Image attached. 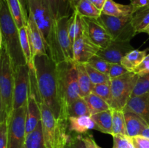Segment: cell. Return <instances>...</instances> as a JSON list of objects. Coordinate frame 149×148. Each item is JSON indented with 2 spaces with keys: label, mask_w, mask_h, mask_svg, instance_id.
I'll return each mask as SVG.
<instances>
[{
  "label": "cell",
  "mask_w": 149,
  "mask_h": 148,
  "mask_svg": "<svg viewBox=\"0 0 149 148\" xmlns=\"http://www.w3.org/2000/svg\"><path fill=\"white\" fill-rule=\"evenodd\" d=\"M33 62L41 102L49 107L55 118L63 119L57 63L48 55H36Z\"/></svg>",
  "instance_id": "obj_1"
},
{
  "label": "cell",
  "mask_w": 149,
  "mask_h": 148,
  "mask_svg": "<svg viewBox=\"0 0 149 148\" xmlns=\"http://www.w3.org/2000/svg\"><path fill=\"white\" fill-rule=\"evenodd\" d=\"M27 7L42 33L47 54L56 63L65 61L58 41L57 22L42 0H27Z\"/></svg>",
  "instance_id": "obj_2"
},
{
  "label": "cell",
  "mask_w": 149,
  "mask_h": 148,
  "mask_svg": "<svg viewBox=\"0 0 149 148\" xmlns=\"http://www.w3.org/2000/svg\"><path fill=\"white\" fill-rule=\"evenodd\" d=\"M0 29L3 44L7 48L13 69L27 64L21 49L19 29L12 17L7 1L4 0H0Z\"/></svg>",
  "instance_id": "obj_3"
},
{
  "label": "cell",
  "mask_w": 149,
  "mask_h": 148,
  "mask_svg": "<svg viewBox=\"0 0 149 148\" xmlns=\"http://www.w3.org/2000/svg\"><path fill=\"white\" fill-rule=\"evenodd\" d=\"M63 119L68 120V110L71 103L81 97L77 65L74 60L57 63Z\"/></svg>",
  "instance_id": "obj_4"
},
{
  "label": "cell",
  "mask_w": 149,
  "mask_h": 148,
  "mask_svg": "<svg viewBox=\"0 0 149 148\" xmlns=\"http://www.w3.org/2000/svg\"><path fill=\"white\" fill-rule=\"evenodd\" d=\"M42 133L46 148H65L69 138L68 121L55 118L46 104H40Z\"/></svg>",
  "instance_id": "obj_5"
},
{
  "label": "cell",
  "mask_w": 149,
  "mask_h": 148,
  "mask_svg": "<svg viewBox=\"0 0 149 148\" xmlns=\"http://www.w3.org/2000/svg\"><path fill=\"white\" fill-rule=\"evenodd\" d=\"M14 69L7 48L3 44L0 54V93L7 118L13 110Z\"/></svg>",
  "instance_id": "obj_6"
},
{
  "label": "cell",
  "mask_w": 149,
  "mask_h": 148,
  "mask_svg": "<svg viewBox=\"0 0 149 148\" xmlns=\"http://www.w3.org/2000/svg\"><path fill=\"white\" fill-rule=\"evenodd\" d=\"M138 78L139 75L133 71H130L119 78L111 80L110 86L113 97L111 108L123 110L132 97Z\"/></svg>",
  "instance_id": "obj_7"
},
{
  "label": "cell",
  "mask_w": 149,
  "mask_h": 148,
  "mask_svg": "<svg viewBox=\"0 0 149 148\" xmlns=\"http://www.w3.org/2000/svg\"><path fill=\"white\" fill-rule=\"evenodd\" d=\"M132 17H115L102 13L97 21L105 28L113 41H130L137 34L132 25Z\"/></svg>",
  "instance_id": "obj_8"
},
{
  "label": "cell",
  "mask_w": 149,
  "mask_h": 148,
  "mask_svg": "<svg viewBox=\"0 0 149 148\" xmlns=\"http://www.w3.org/2000/svg\"><path fill=\"white\" fill-rule=\"evenodd\" d=\"M27 104L14 109L7 118V148H22L26 140Z\"/></svg>",
  "instance_id": "obj_9"
},
{
  "label": "cell",
  "mask_w": 149,
  "mask_h": 148,
  "mask_svg": "<svg viewBox=\"0 0 149 148\" xmlns=\"http://www.w3.org/2000/svg\"><path fill=\"white\" fill-rule=\"evenodd\" d=\"M13 110L27 104L30 91V75L28 64L20 65L14 70Z\"/></svg>",
  "instance_id": "obj_10"
},
{
  "label": "cell",
  "mask_w": 149,
  "mask_h": 148,
  "mask_svg": "<svg viewBox=\"0 0 149 148\" xmlns=\"http://www.w3.org/2000/svg\"><path fill=\"white\" fill-rule=\"evenodd\" d=\"M100 48L90 39L87 31L77 38L73 45V60L77 63H87L97 55Z\"/></svg>",
  "instance_id": "obj_11"
},
{
  "label": "cell",
  "mask_w": 149,
  "mask_h": 148,
  "mask_svg": "<svg viewBox=\"0 0 149 148\" xmlns=\"http://www.w3.org/2000/svg\"><path fill=\"white\" fill-rule=\"evenodd\" d=\"M134 48L130 41H112L105 49H100L97 55L110 63H121L122 58Z\"/></svg>",
  "instance_id": "obj_12"
},
{
  "label": "cell",
  "mask_w": 149,
  "mask_h": 148,
  "mask_svg": "<svg viewBox=\"0 0 149 148\" xmlns=\"http://www.w3.org/2000/svg\"><path fill=\"white\" fill-rule=\"evenodd\" d=\"M86 31L90 40L100 49H105L113 41L107 30L96 19L84 17Z\"/></svg>",
  "instance_id": "obj_13"
},
{
  "label": "cell",
  "mask_w": 149,
  "mask_h": 148,
  "mask_svg": "<svg viewBox=\"0 0 149 148\" xmlns=\"http://www.w3.org/2000/svg\"><path fill=\"white\" fill-rule=\"evenodd\" d=\"M26 28L31 49L32 57L39 55H47L42 33L31 15H29Z\"/></svg>",
  "instance_id": "obj_14"
},
{
  "label": "cell",
  "mask_w": 149,
  "mask_h": 148,
  "mask_svg": "<svg viewBox=\"0 0 149 148\" xmlns=\"http://www.w3.org/2000/svg\"><path fill=\"white\" fill-rule=\"evenodd\" d=\"M56 22L64 17H71L74 9L70 0H42Z\"/></svg>",
  "instance_id": "obj_15"
},
{
  "label": "cell",
  "mask_w": 149,
  "mask_h": 148,
  "mask_svg": "<svg viewBox=\"0 0 149 148\" xmlns=\"http://www.w3.org/2000/svg\"><path fill=\"white\" fill-rule=\"evenodd\" d=\"M123 110L138 114L149 126V92L131 97Z\"/></svg>",
  "instance_id": "obj_16"
},
{
  "label": "cell",
  "mask_w": 149,
  "mask_h": 148,
  "mask_svg": "<svg viewBox=\"0 0 149 148\" xmlns=\"http://www.w3.org/2000/svg\"><path fill=\"white\" fill-rule=\"evenodd\" d=\"M70 17H64L57 22L59 44L65 60H73V46L68 36V23Z\"/></svg>",
  "instance_id": "obj_17"
},
{
  "label": "cell",
  "mask_w": 149,
  "mask_h": 148,
  "mask_svg": "<svg viewBox=\"0 0 149 148\" xmlns=\"http://www.w3.org/2000/svg\"><path fill=\"white\" fill-rule=\"evenodd\" d=\"M42 120V113L39 103L33 95L29 94L27 102L26 116V134L31 133Z\"/></svg>",
  "instance_id": "obj_18"
},
{
  "label": "cell",
  "mask_w": 149,
  "mask_h": 148,
  "mask_svg": "<svg viewBox=\"0 0 149 148\" xmlns=\"http://www.w3.org/2000/svg\"><path fill=\"white\" fill-rule=\"evenodd\" d=\"M68 129L70 133L82 135L87 133L90 130H97V128L91 116L82 115L79 117L71 116L68 118Z\"/></svg>",
  "instance_id": "obj_19"
},
{
  "label": "cell",
  "mask_w": 149,
  "mask_h": 148,
  "mask_svg": "<svg viewBox=\"0 0 149 148\" xmlns=\"http://www.w3.org/2000/svg\"><path fill=\"white\" fill-rule=\"evenodd\" d=\"M124 115L127 135L130 137L141 135L142 131L148 126L142 118L133 112L124 111Z\"/></svg>",
  "instance_id": "obj_20"
},
{
  "label": "cell",
  "mask_w": 149,
  "mask_h": 148,
  "mask_svg": "<svg viewBox=\"0 0 149 148\" xmlns=\"http://www.w3.org/2000/svg\"><path fill=\"white\" fill-rule=\"evenodd\" d=\"M102 13L115 17H130L133 15V10L130 4H122L113 0H107Z\"/></svg>",
  "instance_id": "obj_21"
},
{
  "label": "cell",
  "mask_w": 149,
  "mask_h": 148,
  "mask_svg": "<svg viewBox=\"0 0 149 148\" xmlns=\"http://www.w3.org/2000/svg\"><path fill=\"white\" fill-rule=\"evenodd\" d=\"M112 113L113 109L92 115L91 118L97 128V131L104 133L112 134Z\"/></svg>",
  "instance_id": "obj_22"
},
{
  "label": "cell",
  "mask_w": 149,
  "mask_h": 148,
  "mask_svg": "<svg viewBox=\"0 0 149 148\" xmlns=\"http://www.w3.org/2000/svg\"><path fill=\"white\" fill-rule=\"evenodd\" d=\"M148 49H147L142 51L138 50V49H133L122 58L121 64L129 71H132L143 61L146 55H148L147 52Z\"/></svg>",
  "instance_id": "obj_23"
},
{
  "label": "cell",
  "mask_w": 149,
  "mask_h": 148,
  "mask_svg": "<svg viewBox=\"0 0 149 148\" xmlns=\"http://www.w3.org/2000/svg\"><path fill=\"white\" fill-rule=\"evenodd\" d=\"M78 73V82L79 86L80 94L81 97H85L92 92V89L94 84L92 83L88 73L86 71L84 63H77L76 62Z\"/></svg>",
  "instance_id": "obj_24"
},
{
  "label": "cell",
  "mask_w": 149,
  "mask_h": 148,
  "mask_svg": "<svg viewBox=\"0 0 149 148\" xmlns=\"http://www.w3.org/2000/svg\"><path fill=\"white\" fill-rule=\"evenodd\" d=\"M74 11L81 17L87 18L97 19L102 14V11L88 0H80L74 7Z\"/></svg>",
  "instance_id": "obj_25"
},
{
  "label": "cell",
  "mask_w": 149,
  "mask_h": 148,
  "mask_svg": "<svg viewBox=\"0 0 149 148\" xmlns=\"http://www.w3.org/2000/svg\"><path fill=\"white\" fill-rule=\"evenodd\" d=\"M25 147L26 148H46L42 133V120L34 130L26 136Z\"/></svg>",
  "instance_id": "obj_26"
},
{
  "label": "cell",
  "mask_w": 149,
  "mask_h": 148,
  "mask_svg": "<svg viewBox=\"0 0 149 148\" xmlns=\"http://www.w3.org/2000/svg\"><path fill=\"white\" fill-rule=\"evenodd\" d=\"M83 98H84L87 104H88L89 108H90V116L92 115L96 114V113L108 110L111 108V106L104 100H103L93 92H91L90 94L86 96L85 97H83Z\"/></svg>",
  "instance_id": "obj_27"
},
{
  "label": "cell",
  "mask_w": 149,
  "mask_h": 148,
  "mask_svg": "<svg viewBox=\"0 0 149 148\" xmlns=\"http://www.w3.org/2000/svg\"><path fill=\"white\" fill-rule=\"evenodd\" d=\"M8 5L9 10L12 15L13 20L17 26V28L26 26L27 24V21L23 15V10L19 0H6Z\"/></svg>",
  "instance_id": "obj_28"
},
{
  "label": "cell",
  "mask_w": 149,
  "mask_h": 148,
  "mask_svg": "<svg viewBox=\"0 0 149 148\" xmlns=\"http://www.w3.org/2000/svg\"><path fill=\"white\" fill-rule=\"evenodd\" d=\"M113 109V108H112ZM115 134H126V126L124 111L119 109H113L112 113V136Z\"/></svg>",
  "instance_id": "obj_29"
},
{
  "label": "cell",
  "mask_w": 149,
  "mask_h": 148,
  "mask_svg": "<svg viewBox=\"0 0 149 148\" xmlns=\"http://www.w3.org/2000/svg\"><path fill=\"white\" fill-rule=\"evenodd\" d=\"M68 118L71 116L73 117H79L82 115L90 116V108L84 98L79 97L73 102L68 107Z\"/></svg>",
  "instance_id": "obj_30"
},
{
  "label": "cell",
  "mask_w": 149,
  "mask_h": 148,
  "mask_svg": "<svg viewBox=\"0 0 149 148\" xmlns=\"http://www.w3.org/2000/svg\"><path fill=\"white\" fill-rule=\"evenodd\" d=\"M132 25L137 33L149 25V7L141 9L133 14L132 17Z\"/></svg>",
  "instance_id": "obj_31"
},
{
  "label": "cell",
  "mask_w": 149,
  "mask_h": 148,
  "mask_svg": "<svg viewBox=\"0 0 149 148\" xmlns=\"http://www.w3.org/2000/svg\"><path fill=\"white\" fill-rule=\"evenodd\" d=\"M19 34H20V41L21 49L23 50L24 56L26 57L27 64L33 62V57L31 55V49L30 43H29V36H28L27 28L26 26L20 28L19 29Z\"/></svg>",
  "instance_id": "obj_32"
},
{
  "label": "cell",
  "mask_w": 149,
  "mask_h": 148,
  "mask_svg": "<svg viewBox=\"0 0 149 148\" xmlns=\"http://www.w3.org/2000/svg\"><path fill=\"white\" fill-rule=\"evenodd\" d=\"M84 66H85L86 71L88 73L92 83L94 85L100 84H110L111 79L108 74L103 73L97 71L87 62L84 63Z\"/></svg>",
  "instance_id": "obj_33"
},
{
  "label": "cell",
  "mask_w": 149,
  "mask_h": 148,
  "mask_svg": "<svg viewBox=\"0 0 149 148\" xmlns=\"http://www.w3.org/2000/svg\"><path fill=\"white\" fill-rule=\"evenodd\" d=\"M92 92L104 100L111 107L112 103H113V97H112L110 84H100L93 85Z\"/></svg>",
  "instance_id": "obj_34"
},
{
  "label": "cell",
  "mask_w": 149,
  "mask_h": 148,
  "mask_svg": "<svg viewBox=\"0 0 149 148\" xmlns=\"http://www.w3.org/2000/svg\"><path fill=\"white\" fill-rule=\"evenodd\" d=\"M148 92H149V73L139 76L135 89L132 91V97L142 95Z\"/></svg>",
  "instance_id": "obj_35"
},
{
  "label": "cell",
  "mask_w": 149,
  "mask_h": 148,
  "mask_svg": "<svg viewBox=\"0 0 149 148\" xmlns=\"http://www.w3.org/2000/svg\"><path fill=\"white\" fill-rule=\"evenodd\" d=\"M87 63L90 64L92 67L95 68L97 71H100V72L103 73L109 74L111 63L107 62L106 60H105L104 59H103V58L97 56V55L93 56V57L88 61Z\"/></svg>",
  "instance_id": "obj_36"
},
{
  "label": "cell",
  "mask_w": 149,
  "mask_h": 148,
  "mask_svg": "<svg viewBox=\"0 0 149 148\" xmlns=\"http://www.w3.org/2000/svg\"><path fill=\"white\" fill-rule=\"evenodd\" d=\"M113 148H135L130 136L126 134L113 135Z\"/></svg>",
  "instance_id": "obj_37"
},
{
  "label": "cell",
  "mask_w": 149,
  "mask_h": 148,
  "mask_svg": "<svg viewBox=\"0 0 149 148\" xmlns=\"http://www.w3.org/2000/svg\"><path fill=\"white\" fill-rule=\"evenodd\" d=\"M128 72H130V71L121 63H111L108 75H109L110 79L111 80L119 78V77L122 76L124 74Z\"/></svg>",
  "instance_id": "obj_38"
},
{
  "label": "cell",
  "mask_w": 149,
  "mask_h": 148,
  "mask_svg": "<svg viewBox=\"0 0 149 148\" xmlns=\"http://www.w3.org/2000/svg\"><path fill=\"white\" fill-rule=\"evenodd\" d=\"M65 148H87L84 141L81 139V135H73L70 133L68 142Z\"/></svg>",
  "instance_id": "obj_39"
},
{
  "label": "cell",
  "mask_w": 149,
  "mask_h": 148,
  "mask_svg": "<svg viewBox=\"0 0 149 148\" xmlns=\"http://www.w3.org/2000/svg\"><path fill=\"white\" fill-rule=\"evenodd\" d=\"M132 71L139 76H142V75L149 73V54L146 55L143 61Z\"/></svg>",
  "instance_id": "obj_40"
},
{
  "label": "cell",
  "mask_w": 149,
  "mask_h": 148,
  "mask_svg": "<svg viewBox=\"0 0 149 148\" xmlns=\"http://www.w3.org/2000/svg\"><path fill=\"white\" fill-rule=\"evenodd\" d=\"M131 140L135 148H149V139L148 138L138 135L131 137Z\"/></svg>",
  "instance_id": "obj_41"
},
{
  "label": "cell",
  "mask_w": 149,
  "mask_h": 148,
  "mask_svg": "<svg viewBox=\"0 0 149 148\" xmlns=\"http://www.w3.org/2000/svg\"><path fill=\"white\" fill-rule=\"evenodd\" d=\"M0 148H7V123H0Z\"/></svg>",
  "instance_id": "obj_42"
},
{
  "label": "cell",
  "mask_w": 149,
  "mask_h": 148,
  "mask_svg": "<svg viewBox=\"0 0 149 148\" xmlns=\"http://www.w3.org/2000/svg\"><path fill=\"white\" fill-rule=\"evenodd\" d=\"M130 4L132 7L133 13L141 9L149 7V0H130Z\"/></svg>",
  "instance_id": "obj_43"
},
{
  "label": "cell",
  "mask_w": 149,
  "mask_h": 148,
  "mask_svg": "<svg viewBox=\"0 0 149 148\" xmlns=\"http://www.w3.org/2000/svg\"><path fill=\"white\" fill-rule=\"evenodd\" d=\"M81 139L84 141L87 148H102L96 143L92 135H85V136L81 135Z\"/></svg>",
  "instance_id": "obj_44"
},
{
  "label": "cell",
  "mask_w": 149,
  "mask_h": 148,
  "mask_svg": "<svg viewBox=\"0 0 149 148\" xmlns=\"http://www.w3.org/2000/svg\"><path fill=\"white\" fill-rule=\"evenodd\" d=\"M7 114H6L5 110H4L2 97H1V93H0V123L7 121Z\"/></svg>",
  "instance_id": "obj_45"
},
{
  "label": "cell",
  "mask_w": 149,
  "mask_h": 148,
  "mask_svg": "<svg viewBox=\"0 0 149 148\" xmlns=\"http://www.w3.org/2000/svg\"><path fill=\"white\" fill-rule=\"evenodd\" d=\"M21 5L22 10H23V15L26 18V21H28V18H29V11H28V7H27V0H19Z\"/></svg>",
  "instance_id": "obj_46"
},
{
  "label": "cell",
  "mask_w": 149,
  "mask_h": 148,
  "mask_svg": "<svg viewBox=\"0 0 149 148\" xmlns=\"http://www.w3.org/2000/svg\"><path fill=\"white\" fill-rule=\"evenodd\" d=\"M88 1H90L92 4H94L98 10L102 11L107 0H88Z\"/></svg>",
  "instance_id": "obj_47"
},
{
  "label": "cell",
  "mask_w": 149,
  "mask_h": 148,
  "mask_svg": "<svg viewBox=\"0 0 149 148\" xmlns=\"http://www.w3.org/2000/svg\"><path fill=\"white\" fill-rule=\"evenodd\" d=\"M141 136H144V137H146L149 139V126H148L147 127H146L142 131L141 133Z\"/></svg>",
  "instance_id": "obj_48"
},
{
  "label": "cell",
  "mask_w": 149,
  "mask_h": 148,
  "mask_svg": "<svg viewBox=\"0 0 149 148\" xmlns=\"http://www.w3.org/2000/svg\"><path fill=\"white\" fill-rule=\"evenodd\" d=\"M79 1H80V0H70V1H71V6H72L73 9H74V7H75V6L77 5V3H78Z\"/></svg>",
  "instance_id": "obj_49"
},
{
  "label": "cell",
  "mask_w": 149,
  "mask_h": 148,
  "mask_svg": "<svg viewBox=\"0 0 149 148\" xmlns=\"http://www.w3.org/2000/svg\"><path fill=\"white\" fill-rule=\"evenodd\" d=\"M141 33H147V34L149 35V25H148V26H147L145 28L143 29V30L141 31Z\"/></svg>",
  "instance_id": "obj_50"
},
{
  "label": "cell",
  "mask_w": 149,
  "mask_h": 148,
  "mask_svg": "<svg viewBox=\"0 0 149 148\" xmlns=\"http://www.w3.org/2000/svg\"><path fill=\"white\" fill-rule=\"evenodd\" d=\"M2 35H1V29H0V50H1V47H2Z\"/></svg>",
  "instance_id": "obj_51"
},
{
  "label": "cell",
  "mask_w": 149,
  "mask_h": 148,
  "mask_svg": "<svg viewBox=\"0 0 149 148\" xmlns=\"http://www.w3.org/2000/svg\"><path fill=\"white\" fill-rule=\"evenodd\" d=\"M0 54H1V50H0Z\"/></svg>",
  "instance_id": "obj_52"
},
{
  "label": "cell",
  "mask_w": 149,
  "mask_h": 148,
  "mask_svg": "<svg viewBox=\"0 0 149 148\" xmlns=\"http://www.w3.org/2000/svg\"><path fill=\"white\" fill-rule=\"evenodd\" d=\"M4 1H6V0H4Z\"/></svg>",
  "instance_id": "obj_53"
}]
</instances>
